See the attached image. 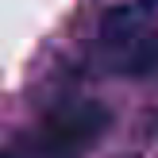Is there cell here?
I'll return each instance as SVG.
<instances>
[{"label": "cell", "instance_id": "obj_1", "mask_svg": "<svg viewBox=\"0 0 158 158\" xmlns=\"http://www.w3.org/2000/svg\"><path fill=\"white\" fill-rule=\"evenodd\" d=\"M112 112L97 100H69L46 112V120L23 139L8 143L0 158H77L100 131L108 127Z\"/></svg>", "mask_w": 158, "mask_h": 158}, {"label": "cell", "instance_id": "obj_2", "mask_svg": "<svg viewBox=\"0 0 158 158\" xmlns=\"http://www.w3.org/2000/svg\"><path fill=\"white\" fill-rule=\"evenodd\" d=\"M100 66L108 73L147 77L158 69V31L147 23H131L127 12L108 15L100 35Z\"/></svg>", "mask_w": 158, "mask_h": 158}]
</instances>
